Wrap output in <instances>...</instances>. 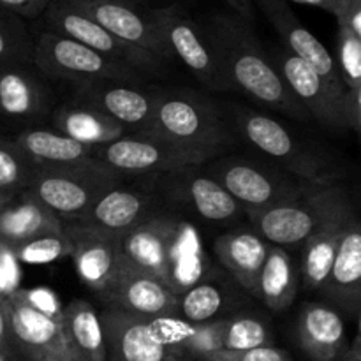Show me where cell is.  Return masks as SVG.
Wrapping results in <instances>:
<instances>
[{
	"mask_svg": "<svg viewBox=\"0 0 361 361\" xmlns=\"http://www.w3.org/2000/svg\"><path fill=\"white\" fill-rule=\"evenodd\" d=\"M0 361H11L9 358H7V356L6 355H4V353L2 351H0Z\"/></svg>",
	"mask_w": 361,
	"mask_h": 361,
	"instance_id": "f907efd6",
	"label": "cell"
},
{
	"mask_svg": "<svg viewBox=\"0 0 361 361\" xmlns=\"http://www.w3.org/2000/svg\"><path fill=\"white\" fill-rule=\"evenodd\" d=\"M161 192L171 203L182 204L208 222H233L245 215L228 190L204 171L203 164H189L155 175Z\"/></svg>",
	"mask_w": 361,
	"mask_h": 361,
	"instance_id": "7c38bea8",
	"label": "cell"
},
{
	"mask_svg": "<svg viewBox=\"0 0 361 361\" xmlns=\"http://www.w3.org/2000/svg\"><path fill=\"white\" fill-rule=\"evenodd\" d=\"M254 7L261 11L270 21L271 27L282 39V46L295 53L309 66L314 67L317 74L334 88L337 94L344 95L345 87L338 76L337 63L334 55L324 48L323 42L298 20L293 13L288 0H252Z\"/></svg>",
	"mask_w": 361,
	"mask_h": 361,
	"instance_id": "d6986e66",
	"label": "cell"
},
{
	"mask_svg": "<svg viewBox=\"0 0 361 361\" xmlns=\"http://www.w3.org/2000/svg\"><path fill=\"white\" fill-rule=\"evenodd\" d=\"M49 2H67V4H78V2H88V0H49Z\"/></svg>",
	"mask_w": 361,
	"mask_h": 361,
	"instance_id": "681fc988",
	"label": "cell"
},
{
	"mask_svg": "<svg viewBox=\"0 0 361 361\" xmlns=\"http://www.w3.org/2000/svg\"><path fill=\"white\" fill-rule=\"evenodd\" d=\"M41 18L44 20L46 30L81 42L99 55L115 60L122 66L133 67L137 73H155L164 63L152 53L113 35L73 4L49 2Z\"/></svg>",
	"mask_w": 361,
	"mask_h": 361,
	"instance_id": "30bf717a",
	"label": "cell"
},
{
	"mask_svg": "<svg viewBox=\"0 0 361 361\" xmlns=\"http://www.w3.org/2000/svg\"><path fill=\"white\" fill-rule=\"evenodd\" d=\"M73 6L122 41L152 53L162 62L169 60L147 11L133 6L129 0H88Z\"/></svg>",
	"mask_w": 361,
	"mask_h": 361,
	"instance_id": "7402d4cb",
	"label": "cell"
},
{
	"mask_svg": "<svg viewBox=\"0 0 361 361\" xmlns=\"http://www.w3.org/2000/svg\"><path fill=\"white\" fill-rule=\"evenodd\" d=\"M18 293L21 295V298L28 303L30 307H34L35 310H39L44 316L53 317L56 321H62V312L63 307L60 303L59 296L55 295V291L48 288H32V289H18Z\"/></svg>",
	"mask_w": 361,
	"mask_h": 361,
	"instance_id": "ab89813d",
	"label": "cell"
},
{
	"mask_svg": "<svg viewBox=\"0 0 361 361\" xmlns=\"http://www.w3.org/2000/svg\"><path fill=\"white\" fill-rule=\"evenodd\" d=\"M288 2H295V4H302V6H312V7H319V9L326 11V13L334 14L335 7L341 0H288Z\"/></svg>",
	"mask_w": 361,
	"mask_h": 361,
	"instance_id": "bcb514c9",
	"label": "cell"
},
{
	"mask_svg": "<svg viewBox=\"0 0 361 361\" xmlns=\"http://www.w3.org/2000/svg\"><path fill=\"white\" fill-rule=\"evenodd\" d=\"M94 157L123 178L126 175H162L189 164L194 157L152 133L123 134L118 140L94 148Z\"/></svg>",
	"mask_w": 361,
	"mask_h": 361,
	"instance_id": "4fadbf2b",
	"label": "cell"
},
{
	"mask_svg": "<svg viewBox=\"0 0 361 361\" xmlns=\"http://www.w3.org/2000/svg\"><path fill=\"white\" fill-rule=\"evenodd\" d=\"M201 27L207 32L231 90H240L267 108L305 122L310 120L295 95L286 87L270 55L263 48L252 25L233 13H214Z\"/></svg>",
	"mask_w": 361,
	"mask_h": 361,
	"instance_id": "6da1fadb",
	"label": "cell"
},
{
	"mask_svg": "<svg viewBox=\"0 0 361 361\" xmlns=\"http://www.w3.org/2000/svg\"><path fill=\"white\" fill-rule=\"evenodd\" d=\"M51 108V94L34 63L0 66V116L32 127Z\"/></svg>",
	"mask_w": 361,
	"mask_h": 361,
	"instance_id": "44dd1931",
	"label": "cell"
},
{
	"mask_svg": "<svg viewBox=\"0 0 361 361\" xmlns=\"http://www.w3.org/2000/svg\"><path fill=\"white\" fill-rule=\"evenodd\" d=\"M330 305L344 316L356 317L361 307V224L358 214L351 212L338 243L326 281L319 289Z\"/></svg>",
	"mask_w": 361,
	"mask_h": 361,
	"instance_id": "ffe728a7",
	"label": "cell"
},
{
	"mask_svg": "<svg viewBox=\"0 0 361 361\" xmlns=\"http://www.w3.org/2000/svg\"><path fill=\"white\" fill-rule=\"evenodd\" d=\"M355 210L351 200L345 201L338 208H335L326 219L319 224V228L303 242L302 254L298 261L300 286L307 291H319L321 286L326 281L334 257L337 254L342 233H344L348 219Z\"/></svg>",
	"mask_w": 361,
	"mask_h": 361,
	"instance_id": "d4e9b609",
	"label": "cell"
},
{
	"mask_svg": "<svg viewBox=\"0 0 361 361\" xmlns=\"http://www.w3.org/2000/svg\"><path fill=\"white\" fill-rule=\"evenodd\" d=\"M69 345L80 361H108L101 314L87 300H73L63 307L60 321Z\"/></svg>",
	"mask_w": 361,
	"mask_h": 361,
	"instance_id": "1f68e13d",
	"label": "cell"
},
{
	"mask_svg": "<svg viewBox=\"0 0 361 361\" xmlns=\"http://www.w3.org/2000/svg\"><path fill=\"white\" fill-rule=\"evenodd\" d=\"M62 229L63 222L27 190L0 192V247L13 249L34 236Z\"/></svg>",
	"mask_w": 361,
	"mask_h": 361,
	"instance_id": "484cf974",
	"label": "cell"
},
{
	"mask_svg": "<svg viewBox=\"0 0 361 361\" xmlns=\"http://www.w3.org/2000/svg\"><path fill=\"white\" fill-rule=\"evenodd\" d=\"M101 321L108 361H189L169 349L154 328L152 317L104 307Z\"/></svg>",
	"mask_w": 361,
	"mask_h": 361,
	"instance_id": "e0dca14e",
	"label": "cell"
},
{
	"mask_svg": "<svg viewBox=\"0 0 361 361\" xmlns=\"http://www.w3.org/2000/svg\"><path fill=\"white\" fill-rule=\"evenodd\" d=\"M231 293L219 281L201 279L178 295L176 316L190 323H207V321L224 317L222 312L229 307Z\"/></svg>",
	"mask_w": 361,
	"mask_h": 361,
	"instance_id": "d6a6232c",
	"label": "cell"
},
{
	"mask_svg": "<svg viewBox=\"0 0 361 361\" xmlns=\"http://www.w3.org/2000/svg\"><path fill=\"white\" fill-rule=\"evenodd\" d=\"M11 254V249H7V247H0V298H4V296L9 295V288H7L6 284V268H4V264H6V257Z\"/></svg>",
	"mask_w": 361,
	"mask_h": 361,
	"instance_id": "7dc6e473",
	"label": "cell"
},
{
	"mask_svg": "<svg viewBox=\"0 0 361 361\" xmlns=\"http://www.w3.org/2000/svg\"><path fill=\"white\" fill-rule=\"evenodd\" d=\"M71 249H73V243L62 229V231L34 236V238L13 247L11 252L18 263L28 264V267H42V264H51L63 257H69Z\"/></svg>",
	"mask_w": 361,
	"mask_h": 361,
	"instance_id": "d590c367",
	"label": "cell"
},
{
	"mask_svg": "<svg viewBox=\"0 0 361 361\" xmlns=\"http://www.w3.org/2000/svg\"><path fill=\"white\" fill-rule=\"evenodd\" d=\"M295 338L310 361H335L348 345L345 319L324 302H305L296 316Z\"/></svg>",
	"mask_w": 361,
	"mask_h": 361,
	"instance_id": "603a6c76",
	"label": "cell"
},
{
	"mask_svg": "<svg viewBox=\"0 0 361 361\" xmlns=\"http://www.w3.org/2000/svg\"><path fill=\"white\" fill-rule=\"evenodd\" d=\"M49 0H0L2 9L11 11L23 20H37L48 7Z\"/></svg>",
	"mask_w": 361,
	"mask_h": 361,
	"instance_id": "7bdbcfd3",
	"label": "cell"
},
{
	"mask_svg": "<svg viewBox=\"0 0 361 361\" xmlns=\"http://www.w3.org/2000/svg\"><path fill=\"white\" fill-rule=\"evenodd\" d=\"M298 289L300 271L295 257L288 249L270 245L252 296L259 298L271 312H286L296 300Z\"/></svg>",
	"mask_w": 361,
	"mask_h": 361,
	"instance_id": "4dcf8cb0",
	"label": "cell"
},
{
	"mask_svg": "<svg viewBox=\"0 0 361 361\" xmlns=\"http://www.w3.org/2000/svg\"><path fill=\"white\" fill-rule=\"evenodd\" d=\"M147 13L169 59H178L207 90H231L221 60L200 21L178 6L154 7Z\"/></svg>",
	"mask_w": 361,
	"mask_h": 361,
	"instance_id": "52a82bcc",
	"label": "cell"
},
{
	"mask_svg": "<svg viewBox=\"0 0 361 361\" xmlns=\"http://www.w3.org/2000/svg\"><path fill=\"white\" fill-rule=\"evenodd\" d=\"M345 201H349V196L344 187L341 183H331L312 187L288 203L245 215L261 238L267 240L270 245L288 249L303 245L321 222Z\"/></svg>",
	"mask_w": 361,
	"mask_h": 361,
	"instance_id": "8992f818",
	"label": "cell"
},
{
	"mask_svg": "<svg viewBox=\"0 0 361 361\" xmlns=\"http://www.w3.org/2000/svg\"><path fill=\"white\" fill-rule=\"evenodd\" d=\"M154 328L171 351L189 361H200L210 353L221 351L226 316L207 323H190L178 316L152 317Z\"/></svg>",
	"mask_w": 361,
	"mask_h": 361,
	"instance_id": "f1b7e54d",
	"label": "cell"
},
{
	"mask_svg": "<svg viewBox=\"0 0 361 361\" xmlns=\"http://www.w3.org/2000/svg\"><path fill=\"white\" fill-rule=\"evenodd\" d=\"M32 63L46 78L73 81L76 87L95 81H136L140 74L129 66L99 55L81 42L42 28L34 35Z\"/></svg>",
	"mask_w": 361,
	"mask_h": 361,
	"instance_id": "ba28073f",
	"label": "cell"
},
{
	"mask_svg": "<svg viewBox=\"0 0 361 361\" xmlns=\"http://www.w3.org/2000/svg\"><path fill=\"white\" fill-rule=\"evenodd\" d=\"M99 298L109 309L141 317L176 316L178 295L166 282L122 256L111 284Z\"/></svg>",
	"mask_w": 361,
	"mask_h": 361,
	"instance_id": "9a60e30c",
	"label": "cell"
},
{
	"mask_svg": "<svg viewBox=\"0 0 361 361\" xmlns=\"http://www.w3.org/2000/svg\"><path fill=\"white\" fill-rule=\"evenodd\" d=\"M16 361H80L60 321L28 305L18 289L2 298Z\"/></svg>",
	"mask_w": 361,
	"mask_h": 361,
	"instance_id": "8fae6325",
	"label": "cell"
},
{
	"mask_svg": "<svg viewBox=\"0 0 361 361\" xmlns=\"http://www.w3.org/2000/svg\"><path fill=\"white\" fill-rule=\"evenodd\" d=\"M0 351H2L11 361H16L13 353V345H11L9 324H7V316L6 309H4L2 298H0Z\"/></svg>",
	"mask_w": 361,
	"mask_h": 361,
	"instance_id": "f6af8a7d",
	"label": "cell"
},
{
	"mask_svg": "<svg viewBox=\"0 0 361 361\" xmlns=\"http://www.w3.org/2000/svg\"><path fill=\"white\" fill-rule=\"evenodd\" d=\"M71 238V259L80 281L101 296L111 284L122 261V236L87 228L76 222H63Z\"/></svg>",
	"mask_w": 361,
	"mask_h": 361,
	"instance_id": "ac0fdd59",
	"label": "cell"
},
{
	"mask_svg": "<svg viewBox=\"0 0 361 361\" xmlns=\"http://www.w3.org/2000/svg\"><path fill=\"white\" fill-rule=\"evenodd\" d=\"M122 176L92 159L66 169H35L25 190L62 222H76L102 192L120 185Z\"/></svg>",
	"mask_w": 361,
	"mask_h": 361,
	"instance_id": "5b68a950",
	"label": "cell"
},
{
	"mask_svg": "<svg viewBox=\"0 0 361 361\" xmlns=\"http://www.w3.org/2000/svg\"><path fill=\"white\" fill-rule=\"evenodd\" d=\"M342 122L345 130L361 133V88H348L342 99Z\"/></svg>",
	"mask_w": 361,
	"mask_h": 361,
	"instance_id": "b9f144b4",
	"label": "cell"
},
{
	"mask_svg": "<svg viewBox=\"0 0 361 361\" xmlns=\"http://www.w3.org/2000/svg\"><path fill=\"white\" fill-rule=\"evenodd\" d=\"M51 129L88 148H97L118 140L127 130L97 109L73 99L59 106L51 115Z\"/></svg>",
	"mask_w": 361,
	"mask_h": 361,
	"instance_id": "f546056e",
	"label": "cell"
},
{
	"mask_svg": "<svg viewBox=\"0 0 361 361\" xmlns=\"http://www.w3.org/2000/svg\"><path fill=\"white\" fill-rule=\"evenodd\" d=\"M268 249L270 243L254 229L224 233L214 243V252L221 267L249 295L256 291L257 277L267 259Z\"/></svg>",
	"mask_w": 361,
	"mask_h": 361,
	"instance_id": "83f0119b",
	"label": "cell"
},
{
	"mask_svg": "<svg viewBox=\"0 0 361 361\" xmlns=\"http://www.w3.org/2000/svg\"><path fill=\"white\" fill-rule=\"evenodd\" d=\"M274 344V334L267 319L254 314H231L226 316L222 349L245 351Z\"/></svg>",
	"mask_w": 361,
	"mask_h": 361,
	"instance_id": "836d02e7",
	"label": "cell"
},
{
	"mask_svg": "<svg viewBox=\"0 0 361 361\" xmlns=\"http://www.w3.org/2000/svg\"><path fill=\"white\" fill-rule=\"evenodd\" d=\"M16 147L34 169H66L87 164L94 159V150L55 129L44 127H23L13 137Z\"/></svg>",
	"mask_w": 361,
	"mask_h": 361,
	"instance_id": "4316f807",
	"label": "cell"
},
{
	"mask_svg": "<svg viewBox=\"0 0 361 361\" xmlns=\"http://www.w3.org/2000/svg\"><path fill=\"white\" fill-rule=\"evenodd\" d=\"M337 55L335 60L342 85L348 88H361V37L338 28Z\"/></svg>",
	"mask_w": 361,
	"mask_h": 361,
	"instance_id": "74e56055",
	"label": "cell"
},
{
	"mask_svg": "<svg viewBox=\"0 0 361 361\" xmlns=\"http://www.w3.org/2000/svg\"><path fill=\"white\" fill-rule=\"evenodd\" d=\"M185 222L173 214L155 212L122 236V254L141 270L155 275L176 295L182 293L176 264L185 252Z\"/></svg>",
	"mask_w": 361,
	"mask_h": 361,
	"instance_id": "9c48e42d",
	"label": "cell"
},
{
	"mask_svg": "<svg viewBox=\"0 0 361 361\" xmlns=\"http://www.w3.org/2000/svg\"><path fill=\"white\" fill-rule=\"evenodd\" d=\"M338 28L361 37V0H341L334 14Z\"/></svg>",
	"mask_w": 361,
	"mask_h": 361,
	"instance_id": "60d3db41",
	"label": "cell"
},
{
	"mask_svg": "<svg viewBox=\"0 0 361 361\" xmlns=\"http://www.w3.org/2000/svg\"><path fill=\"white\" fill-rule=\"evenodd\" d=\"M34 35L23 18L0 7V66L32 63Z\"/></svg>",
	"mask_w": 361,
	"mask_h": 361,
	"instance_id": "e575fe53",
	"label": "cell"
},
{
	"mask_svg": "<svg viewBox=\"0 0 361 361\" xmlns=\"http://www.w3.org/2000/svg\"><path fill=\"white\" fill-rule=\"evenodd\" d=\"M34 166L27 161L13 137L0 133V192H21L30 183Z\"/></svg>",
	"mask_w": 361,
	"mask_h": 361,
	"instance_id": "8d00e7d4",
	"label": "cell"
},
{
	"mask_svg": "<svg viewBox=\"0 0 361 361\" xmlns=\"http://www.w3.org/2000/svg\"><path fill=\"white\" fill-rule=\"evenodd\" d=\"M231 13L238 16L240 20L247 21L249 25L254 23L256 20V7H254L252 0H224Z\"/></svg>",
	"mask_w": 361,
	"mask_h": 361,
	"instance_id": "ee69618b",
	"label": "cell"
},
{
	"mask_svg": "<svg viewBox=\"0 0 361 361\" xmlns=\"http://www.w3.org/2000/svg\"><path fill=\"white\" fill-rule=\"evenodd\" d=\"M335 361H361V356L358 351H355V349H345Z\"/></svg>",
	"mask_w": 361,
	"mask_h": 361,
	"instance_id": "c3c4849f",
	"label": "cell"
},
{
	"mask_svg": "<svg viewBox=\"0 0 361 361\" xmlns=\"http://www.w3.org/2000/svg\"><path fill=\"white\" fill-rule=\"evenodd\" d=\"M152 134L180 148L200 164L224 155L235 143V130L217 106L194 92H157Z\"/></svg>",
	"mask_w": 361,
	"mask_h": 361,
	"instance_id": "3957f363",
	"label": "cell"
},
{
	"mask_svg": "<svg viewBox=\"0 0 361 361\" xmlns=\"http://www.w3.org/2000/svg\"><path fill=\"white\" fill-rule=\"evenodd\" d=\"M200 361H293V358L286 349L277 345H264V348L245 349V351L221 349L203 356Z\"/></svg>",
	"mask_w": 361,
	"mask_h": 361,
	"instance_id": "f35d334b",
	"label": "cell"
},
{
	"mask_svg": "<svg viewBox=\"0 0 361 361\" xmlns=\"http://www.w3.org/2000/svg\"><path fill=\"white\" fill-rule=\"evenodd\" d=\"M275 69L284 80L286 87L291 90L310 120L330 130H345L342 122V99L312 66L296 56L282 44L267 49Z\"/></svg>",
	"mask_w": 361,
	"mask_h": 361,
	"instance_id": "5bb4252c",
	"label": "cell"
},
{
	"mask_svg": "<svg viewBox=\"0 0 361 361\" xmlns=\"http://www.w3.org/2000/svg\"><path fill=\"white\" fill-rule=\"evenodd\" d=\"M154 194L141 189L120 185L111 187L97 197L87 214L76 221V224L99 231L111 233L116 236H126L140 226L145 219L155 214Z\"/></svg>",
	"mask_w": 361,
	"mask_h": 361,
	"instance_id": "cb8c5ba5",
	"label": "cell"
},
{
	"mask_svg": "<svg viewBox=\"0 0 361 361\" xmlns=\"http://www.w3.org/2000/svg\"><path fill=\"white\" fill-rule=\"evenodd\" d=\"M203 168L228 190L245 214L288 203L317 187L296 180L268 161L236 155H221L203 164Z\"/></svg>",
	"mask_w": 361,
	"mask_h": 361,
	"instance_id": "277c9868",
	"label": "cell"
},
{
	"mask_svg": "<svg viewBox=\"0 0 361 361\" xmlns=\"http://www.w3.org/2000/svg\"><path fill=\"white\" fill-rule=\"evenodd\" d=\"M233 130L242 136L264 161L296 180L310 185L341 183L344 171L330 154L317 145L296 136L284 122L270 113L235 106L231 111Z\"/></svg>",
	"mask_w": 361,
	"mask_h": 361,
	"instance_id": "7a4b0ae2",
	"label": "cell"
},
{
	"mask_svg": "<svg viewBox=\"0 0 361 361\" xmlns=\"http://www.w3.org/2000/svg\"><path fill=\"white\" fill-rule=\"evenodd\" d=\"M74 99L111 118L126 130L152 133L157 92H147L136 81H95L78 87Z\"/></svg>",
	"mask_w": 361,
	"mask_h": 361,
	"instance_id": "2e32d148",
	"label": "cell"
}]
</instances>
